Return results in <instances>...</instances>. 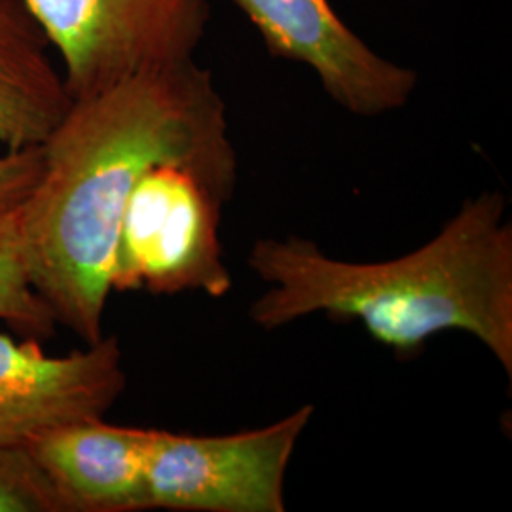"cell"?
I'll return each mask as SVG.
<instances>
[{
  "label": "cell",
  "instance_id": "1",
  "mask_svg": "<svg viewBox=\"0 0 512 512\" xmlns=\"http://www.w3.org/2000/svg\"><path fill=\"white\" fill-rule=\"evenodd\" d=\"M40 148L42 177L19 207L29 279L57 325L95 344L105 336L120 220L148 169L181 162L236 188L226 105L190 59L73 99Z\"/></svg>",
  "mask_w": 512,
  "mask_h": 512
},
{
  "label": "cell",
  "instance_id": "2",
  "mask_svg": "<svg viewBox=\"0 0 512 512\" xmlns=\"http://www.w3.org/2000/svg\"><path fill=\"white\" fill-rule=\"evenodd\" d=\"M247 264L268 285L249 308L260 329L325 313L359 323L399 357L458 330L512 378V222L497 190L461 203L435 238L393 260H340L311 239L287 236L255 241Z\"/></svg>",
  "mask_w": 512,
  "mask_h": 512
},
{
  "label": "cell",
  "instance_id": "3",
  "mask_svg": "<svg viewBox=\"0 0 512 512\" xmlns=\"http://www.w3.org/2000/svg\"><path fill=\"white\" fill-rule=\"evenodd\" d=\"M234 190L194 165L148 169L120 220L112 291L230 293L234 281L222 255L220 219Z\"/></svg>",
  "mask_w": 512,
  "mask_h": 512
},
{
  "label": "cell",
  "instance_id": "4",
  "mask_svg": "<svg viewBox=\"0 0 512 512\" xmlns=\"http://www.w3.org/2000/svg\"><path fill=\"white\" fill-rule=\"evenodd\" d=\"M55 54L73 99L139 73L194 59L209 0H25Z\"/></svg>",
  "mask_w": 512,
  "mask_h": 512
},
{
  "label": "cell",
  "instance_id": "5",
  "mask_svg": "<svg viewBox=\"0 0 512 512\" xmlns=\"http://www.w3.org/2000/svg\"><path fill=\"white\" fill-rule=\"evenodd\" d=\"M313 414V404H302L270 425L232 435L154 429L147 469L150 509L285 512V478Z\"/></svg>",
  "mask_w": 512,
  "mask_h": 512
},
{
  "label": "cell",
  "instance_id": "6",
  "mask_svg": "<svg viewBox=\"0 0 512 512\" xmlns=\"http://www.w3.org/2000/svg\"><path fill=\"white\" fill-rule=\"evenodd\" d=\"M255 25L268 52L300 63L330 99L361 118L401 110L418 88V74L376 54L329 0H234Z\"/></svg>",
  "mask_w": 512,
  "mask_h": 512
},
{
  "label": "cell",
  "instance_id": "7",
  "mask_svg": "<svg viewBox=\"0 0 512 512\" xmlns=\"http://www.w3.org/2000/svg\"><path fill=\"white\" fill-rule=\"evenodd\" d=\"M126 382L116 336L52 357L35 340L18 344L0 334V450L71 421L105 418Z\"/></svg>",
  "mask_w": 512,
  "mask_h": 512
},
{
  "label": "cell",
  "instance_id": "8",
  "mask_svg": "<svg viewBox=\"0 0 512 512\" xmlns=\"http://www.w3.org/2000/svg\"><path fill=\"white\" fill-rule=\"evenodd\" d=\"M154 429L105 418L54 427L27 442L65 512H143Z\"/></svg>",
  "mask_w": 512,
  "mask_h": 512
},
{
  "label": "cell",
  "instance_id": "9",
  "mask_svg": "<svg viewBox=\"0 0 512 512\" xmlns=\"http://www.w3.org/2000/svg\"><path fill=\"white\" fill-rule=\"evenodd\" d=\"M25 0H0V152L40 147L73 105Z\"/></svg>",
  "mask_w": 512,
  "mask_h": 512
},
{
  "label": "cell",
  "instance_id": "10",
  "mask_svg": "<svg viewBox=\"0 0 512 512\" xmlns=\"http://www.w3.org/2000/svg\"><path fill=\"white\" fill-rule=\"evenodd\" d=\"M19 207L0 215V321L29 338H48L57 321L31 285Z\"/></svg>",
  "mask_w": 512,
  "mask_h": 512
},
{
  "label": "cell",
  "instance_id": "11",
  "mask_svg": "<svg viewBox=\"0 0 512 512\" xmlns=\"http://www.w3.org/2000/svg\"><path fill=\"white\" fill-rule=\"evenodd\" d=\"M0 512H65L50 478L25 446L0 450Z\"/></svg>",
  "mask_w": 512,
  "mask_h": 512
},
{
  "label": "cell",
  "instance_id": "12",
  "mask_svg": "<svg viewBox=\"0 0 512 512\" xmlns=\"http://www.w3.org/2000/svg\"><path fill=\"white\" fill-rule=\"evenodd\" d=\"M42 148L0 152V215L23 205L42 177Z\"/></svg>",
  "mask_w": 512,
  "mask_h": 512
}]
</instances>
